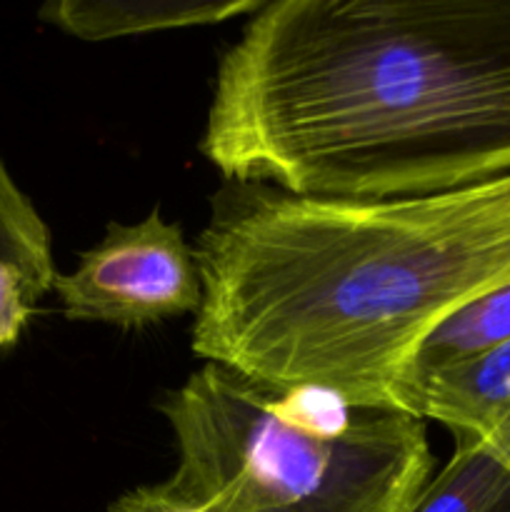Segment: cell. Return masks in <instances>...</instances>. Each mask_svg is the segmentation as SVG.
Segmentation results:
<instances>
[{
	"mask_svg": "<svg viewBox=\"0 0 510 512\" xmlns=\"http://www.w3.org/2000/svg\"><path fill=\"white\" fill-rule=\"evenodd\" d=\"M225 183L385 200L510 175V0H275L218 63Z\"/></svg>",
	"mask_w": 510,
	"mask_h": 512,
	"instance_id": "obj_1",
	"label": "cell"
},
{
	"mask_svg": "<svg viewBox=\"0 0 510 512\" xmlns=\"http://www.w3.org/2000/svg\"><path fill=\"white\" fill-rule=\"evenodd\" d=\"M53 290L68 320L118 328L198 313L203 303L195 250L158 205L133 225L110 223L73 273H58Z\"/></svg>",
	"mask_w": 510,
	"mask_h": 512,
	"instance_id": "obj_4",
	"label": "cell"
},
{
	"mask_svg": "<svg viewBox=\"0 0 510 512\" xmlns=\"http://www.w3.org/2000/svg\"><path fill=\"white\" fill-rule=\"evenodd\" d=\"M505 340H510V285H503V288L473 300L465 308L455 310L438 328L425 335L420 348L415 350L408 375H405L403 390H400V408H403L405 390L420 375L473 358Z\"/></svg>",
	"mask_w": 510,
	"mask_h": 512,
	"instance_id": "obj_8",
	"label": "cell"
},
{
	"mask_svg": "<svg viewBox=\"0 0 510 512\" xmlns=\"http://www.w3.org/2000/svg\"><path fill=\"white\" fill-rule=\"evenodd\" d=\"M0 260L23 273L33 300L53 290L58 270L50 230L0 158Z\"/></svg>",
	"mask_w": 510,
	"mask_h": 512,
	"instance_id": "obj_9",
	"label": "cell"
},
{
	"mask_svg": "<svg viewBox=\"0 0 510 512\" xmlns=\"http://www.w3.org/2000/svg\"><path fill=\"white\" fill-rule=\"evenodd\" d=\"M158 410L178 455L165 485L205 512H410L433 478L425 420L358 408L345 433H310L265 385L218 363Z\"/></svg>",
	"mask_w": 510,
	"mask_h": 512,
	"instance_id": "obj_3",
	"label": "cell"
},
{
	"mask_svg": "<svg viewBox=\"0 0 510 512\" xmlns=\"http://www.w3.org/2000/svg\"><path fill=\"white\" fill-rule=\"evenodd\" d=\"M403 413L490 445L510 463V340L420 375L405 390Z\"/></svg>",
	"mask_w": 510,
	"mask_h": 512,
	"instance_id": "obj_5",
	"label": "cell"
},
{
	"mask_svg": "<svg viewBox=\"0 0 510 512\" xmlns=\"http://www.w3.org/2000/svg\"><path fill=\"white\" fill-rule=\"evenodd\" d=\"M260 8L263 0H53L40 8V18L75 38L100 43L155 30L225 23Z\"/></svg>",
	"mask_w": 510,
	"mask_h": 512,
	"instance_id": "obj_6",
	"label": "cell"
},
{
	"mask_svg": "<svg viewBox=\"0 0 510 512\" xmlns=\"http://www.w3.org/2000/svg\"><path fill=\"white\" fill-rule=\"evenodd\" d=\"M193 250L198 358L265 388L320 385L403 413L425 335L510 285V175L385 200L225 183Z\"/></svg>",
	"mask_w": 510,
	"mask_h": 512,
	"instance_id": "obj_2",
	"label": "cell"
},
{
	"mask_svg": "<svg viewBox=\"0 0 510 512\" xmlns=\"http://www.w3.org/2000/svg\"><path fill=\"white\" fill-rule=\"evenodd\" d=\"M33 295L18 268L0 260V348L18 343L33 315Z\"/></svg>",
	"mask_w": 510,
	"mask_h": 512,
	"instance_id": "obj_10",
	"label": "cell"
},
{
	"mask_svg": "<svg viewBox=\"0 0 510 512\" xmlns=\"http://www.w3.org/2000/svg\"><path fill=\"white\" fill-rule=\"evenodd\" d=\"M108 512H205L180 500L165 483L143 485L115 500Z\"/></svg>",
	"mask_w": 510,
	"mask_h": 512,
	"instance_id": "obj_11",
	"label": "cell"
},
{
	"mask_svg": "<svg viewBox=\"0 0 510 512\" xmlns=\"http://www.w3.org/2000/svg\"><path fill=\"white\" fill-rule=\"evenodd\" d=\"M410 512H510V463L490 445L455 440L453 458Z\"/></svg>",
	"mask_w": 510,
	"mask_h": 512,
	"instance_id": "obj_7",
	"label": "cell"
}]
</instances>
